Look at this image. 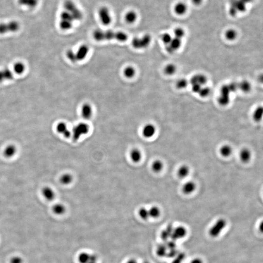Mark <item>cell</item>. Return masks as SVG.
Returning a JSON list of instances; mask_svg holds the SVG:
<instances>
[{
	"instance_id": "cell-17",
	"label": "cell",
	"mask_w": 263,
	"mask_h": 263,
	"mask_svg": "<svg viewBox=\"0 0 263 263\" xmlns=\"http://www.w3.org/2000/svg\"><path fill=\"white\" fill-rule=\"evenodd\" d=\"M174 11L177 15H184L187 12V5L183 2L177 3L174 7Z\"/></svg>"
},
{
	"instance_id": "cell-13",
	"label": "cell",
	"mask_w": 263,
	"mask_h": 263,
	"mask_svg": "<svg viewBox=\"0 0 263 263\" xmlns=\"http://www.w3.org/2000/svg\"><path fill=\"white\" fill-rule=\"evenodd\" d=\"M207 77L206 76L203 74H198L194 75L192 77L191 80V83L192 85L194 84H197L199 85L203 86L206 84L207 83Z\"/></svg>"
},
{
	"instance_id": "cell-31",
	"label": "cell",
	"mask_w": 263,
	"mask_h": 263,
	"mask_svg": "<svg viewBox=\"0 0 263 263\" xmlns=\"http://www.w3.org/2000/svg\"><path fill=\"white\" fill-rule=\"evenodd\" d=\"M43 194L44 197L49 200L53 199L55 197L54 192L49 188H45L43 190Z\"/></svg>"
},
{
	"instance_id": "cell-14",
	"label": "cell",
	"mask_w": 263,
	"mask_h": 263,
	"mask_svg": "<svg viewBox=\"0 0 263 263\" xmlns=\"http://www.w3.org/2000/svg\"><path fill=\"white\" fill-rule=\"evenodd\" d=\"M81 113L83 118L86 119H90L93 115L92 107L88 103L83 104L82 107Z\"/></svg>"
},
{
	"instance_id": "cell-57",
	"label": "cell",
	"mask_w": 263,
	"mask_h": 263,
	"mask_svg": "<svg viewBox=\"0 0 263 263\" xmlns=\"http://www.w3.org/2000/svg\"><path fill=\"white\" fill-rule=\"evenodd\" d=\"M242 1L247 4H248V3H251L253 0H242Z\"/></svg>"
},
{
	"instance_id": "cell-34",
	"label": "cell",
	"mask_w": 263,
	"mask_h": 263,
	"mask_svg": "<svg viewBox=\"0 0 263 263\" xmlns=\"http://www.w3.org/2000/svg\"><path fill=\"white\" fill-rule=\"evenodd\" d=\"M230 96L220 95L218 99V102L220 105L226 106L229 103L230 101Z\"/></svg>"
},
{
	"instance_id": "cell-7",
	"label": "cell",
	"mask_w": 263,
	"mask_h": 263,
	"mask_svg": "<svg viewBox=\"0 0 263 263\" xmlns=\"http://www.w3.org/2000/svg\"><path fill=\"white\" fill-rule=\"evenodd\" d=\"M98 15L101 23L104 25L107 26L112 22V17L109 10L107 7H100L98 11Z\"/></svg>"
},
{
	"instance_id": "cell-39",
	"label": "cell",
	"mask_w": 263,
	"mask_h": 263,
	"mask_svg": "<svg viewBox=\"0 0 263 263\" xmlns=\"http://www.w3.org/2000/svg\"><path fill=\"white\" fill-rule=\"evenodd\" d=\"M16 148L13 146H9L4 150V154L7 157H11L15 155L16 152Z\"/></svg>"
},
{
	"instance_id": "cell-5",
	"label": "cell",
	"mask_w": 263,
	"mask_h": 263,
	"mask_svg": "<svg viewBox=\"0 0 263 263\" xmlns=\"http://www.w3.org/2000/svg\"><path fill=\"white\" fill-rule=\"evenodd\" d=\"M152 38L150 35L146 34L141 38H135L132 41V46L136 49L147 48L151 43Z\"/></svg>"
},
{
	"instance_id": "cell-45",
	"label": "cell",
	"mask_w": 263,
	"mask_h": 263,
	"mask_svg": "<svg viewBox=\"0 0 263 263\" xmlns=\"http://www.w3.org/2000/svg\"><path fill=\"white\" fill-rule=\"evenodd\" d=\"M162 41L165 44L168 45L172 40V38L170 34L165 33L162 36Z\"/></svg>"
},
{
	"instance_id": "cell-3",
	"label": "cell",
	"mask_w": 263,
	"mask_h": 263,
	"mask_svg": "<svg viewBox=\"0 0 263 263\" xmlns=\"http://www.w3.org/2000/svg\"><path fill=\"white\" fill-rule=\"evenodd\" d=\"M74 21L75 20L72 15L67 11L63 10L61 12L59 26L62 30H68L70 29L73 26Z\"/></svg>"
},
{
	"instance_id": "cell-52",
	"label": "cell",
	"mask_w": 263,
	"mask_h": 263,
	"mask_svg": "<svg viewBox=\"0 0 263 263\" xmlns=\"http://www.w3.org/2000/svg\"><path fill=\"white\" fill-rule=\"evenodd\" d=\"M202 87H203V86H201L199 85H197V84L192 85V91L194 93H198L199 91L200 90Z\"/></svg>"
},
{
	"instance_id": "cell-24",
	"label": "cell",
	"mask_w": 263,
	"mask_h": 263,
	"mask_svg": "<svg viewBox=\"0 0 263 263\" xmlns=\"http://www.w3.org/2000/svg\"><path fill=\"white\" fill-rule=\"evenodd\" d=\"M240 157L243 162H248L250 159L251 154L248 149H244L241 151Z\"/></svg>"
},
{
	"instance_id": "cell-28",
	"label": "cell",
	"mask_w": 263,
	"mask_h": 263,
	"mask_svg": "<svg viewBox=\"0 0 263 263\" xmlns=\"http://www.w3.org/2000/svg\"><path fill=\"white\" fill-rule=\"evenodd\" d=\"M148 211L149 217H150L156 218L158 217L160 215V209L156 206L151 207V208L148 210Z\"/></svg>"
},
{
	"instance_id": "cell-27",
	"label": "cell",
	"mask_w": 263,
	"mask_h": 263,
	"mask_svg": "<svg viewBox=\"0 0 263 263\" xmlns=\"http://www.w3.org/2000/svg\"><path fill=\"white\" fill-rule=\"evenodd\" d=\"M189 168L186 165H183L179 168L178 171V176L179 178H186L189 173Z\"/></svg>"
},
{
	"instance_id": "cell-11",
	"label": "cell",
	"mask_w": 263,
	"mask_h": 263,
	"mask_svg": "<svg viewBox=\"0 0 263 263\" xmlns=\"http://www.w3.org/2000/svg\"><path fill=\"white\" fill-rule=\"evenodd\" d=\"M156 132V128L152 124H147L144 126L142 131L143 136L147 138H152Z\"/></svg>"
},
{
	"instance_id": "cell-30",
	"label": "cell",
	"mask_w": 263,
	"mask_h": 263,
	"mask_svg": "<svg viewBox=\"0 0 263 263\" xmlns=\"http://www.w3.org/2000/svg\"><path fill=\"white\" fill-rule=\"evenodd\" d=\"M167 250L165 244L159 245L156 248V254L159 257L166 256Z\"/></svg>"
},
{
	"instance_id": "cell-43",
	"label": "cell",
	"mask_w": 263,
	"mask_h": 263,
	"mask_svg": "<svg viewBox=\"0 0 263 263\" xmlns=\"http://www.w3.org/2000/svg\"><path fill=\"white\" fill-rule=\"evenodd\" d=\"M188 84V83L186 79H180L176 82V86L178 89H183L187 87Z\"/></svg>"
},
{
	"instance_id": "cell-54",
	"label": "cell",
	"mask_w": 263,
	"mask_h": 263,
	"mask_svg": "<svg viewBox=\"0 0 263 263\" xmlns=\"http://www.w3.org/2000/svg\"><path fill=\"white\" fill-rule=\"evenodd\" d=\"M192 1L194 4L196 5H199L201 4L203 0H192Z\"/></svg>"
},
{
	"instance_id": "cell-37",
	"label": "cell",
	"mask_w": 263,
	"mask_h": 263,
	"mask_svg": "<svg viewBox=\"0 0 263 263\" xmlns=\"http://www.w3.org/2000/svg\"><path fill=\"white\" fill-rule=\"evenodd\" d=\"M60 181L61 182V183L63 184H69L72 182V176L70 174H64L63 175L61 176Z\"/></svg>"
},
{
	"instance_id": "cell-26",
	"label": "cell",
	"mask_w": 263,
	"mask_h": 263,
	"mask_svg": "<svg viewBox=\"0 0 263 263\" xmlns=\"http://www.w3.org/2000/svg\"><path fill=\"white\" fill-rule=\"evenodd\" d=\"M136 71L135 68L132 66H127L125 68L123 71V74L125 77L128 79H131L135 76Z\"/></svg>"
},
{
	"instance_id": "cell-58",
	"label": "cell",
	"mask_w": 263,
	"mask_h": 263,
	"mask_svg": "<svg viewBox=\"0 0 263 263\" xmlns=\"http://www.w3.org/2000/svg\"><path fill=\"white\" fill-rule=\"evenodd\" d=\"M263 223H261V224L260 227V228L261 231H263Z\"/></svg>"
},
{
	"instance_id": "cell-59",
	"label": "cell",
	"mask_w": 263,
	"mask_h": 263,
	"mask_svg": "<svg viewBox=\"0 0 263 263\" xmlns=\"http://www.w3.org/2000/svg\"><path fill=\"white\" fill-rule=\"evenodd\" d=\"M143 263H150L149 262H148V261H145V262H143Z\"/></svg>"
},
{
	"instance_id": "cell-35",
	"label": "cell",
	"mask_w": 263,
	"mask_h": 263,
	"mask_svg": "<svg viewBox=\"0 0 263 263\" xmlns=\"http://www.w3.org/2000/svg\"><path fill=\"white\" fill-rule=\"evenodd\" d=\"M263 107H259L255 110L253 113V119L255 121L259 122L261 120L263 117Z\"/></svg>"
},
{
	"instance_id": "cell-18",
	"label": "cell",
	"mask_w": 263,
	"mask_h": 263,
	"mask_svg": "<svg viewBox=\"0 0 263 263\" xmlns=\"http://www.w3.org/2000/svg\"><path fill=\"white\" fill-rule=\"evenodd\" d=\"M20 5L29 8H34L39 4V0H18Z\"/></svg>"
},
{
	"instance_id": "cell-36",
	"label": "cell",
	"mask_w": 263,
	"mask_h": 263,
	"mask_svg": "<svg viewBox=\"0 0 263 263\" xmlns=\"http://www.w3.org/2000/svg\"><path fill=\"white\" fill-rule=\"evenodd\" d=\"M90 256V254L83 252L79 254L77 259L80 263H87L89 261Z\"/></svg>"
},
{
	"instance_id": "cell-12",
	"label": "cell",
	"mask_w": 263,
	"mask_h": 263,
	"mask_svg": "<svg viewBox=\"0 0 263 263\" xmlns=\"http://www.w3.org/2000/svg\"><path fill=\"white\" fill-rule=\"evenodd\" d=\"M182 41L181 39H178L176 38H172L170 43L167 45V51L169 53H172L175 52V50L180 48L181 46Z\"/></svg>"
},
{
	"instance_id": "cell-4",
	"label": "cell",
	"mask_w": 263,
	"mask_h": 263,
	"mask_svg": "<svg viewBox=\"0 0 263 263\" xmlns=\"http://www.w3.org/2000/svg\"><path fill=\"white\" fill-rule=\"evenodd\" d=\"M90 130V126L85 123H79L77 125L73 130L72 136L74 140L77 141L82 136L88 134Z\"/></svg>"
},
{
	"instance_id": "cell-23",
	"label": "cell",
	"mask_w": 263,
	"mask_h": 263,
	"mask_svg": "<svg viewBox=\"0 0 263 263\" xmlns=\"http://www.w3.org/2000/svg\"><path fill=\"white\" fill-rule=\"evenodd\" d=\"M152 171L155 172H159L162 170L163 164L161 161L159 160H155L151 166Z\"/></svg>"
},
{
	"instance_id": "cell-9",
	"label": "cell",
	"mask_w": 263,
	"mask_h": 263,
	"mask_svg": "<svg viewBox=\"0 0 263 263\" xmlns=\"http://www.w3.org/2000/svg\"><path fill=\"white\" fill-rule=\"evenodd\" d=\"M186 234L187 230L186 228H185L183 226H179L176 227V228H174L170 237L172 240L175 242V241L184 237L186 236Z\"/></svg>"
},
{
	"instance_id": "cell-19",
	"label": "cell",
	"mask_w": 263,
	"mask_h": 263,
	"mask_svg": "<svg viewBox=\"0 0 263 263\" xmlns=\"http://www.w3.org/2000/svg\"><path fill=\"white\" fill-rule=\"evenodd\" d=\"M13 78V74L10 70L8 69L0 71V83L5 80H10Z\"/></svg>"
},
{
	"instance_id": "cell-1",
	"label": "cell",
	"mask_w": 263,
	"mask_h": 263,
	"mask_svg": "<svg viewBox=\"0 0 263 263\" xmlns=\"http://www.w3.org/2000/svg\"><path fill=\"white\" fill-rule=\"evenodd\" d=\"M93 36L94 39L98 41L115 40L120 42H124L128 39V36L124 32L112 30L103 31L101 29L95 30L93 34Z\"/></svg>"
},
{
	"instance_id": "cell-50",
	"label": "cell",
	"mask_w": 263,
	"mask_h": 263,
	"mask_svg": "<svg viewBox=\"0 0 263 263\" xmlns=\"http://www.w3.org/2000/svg\"><path fill=\"white\" fill-rule=\"evenodd\" d=\"M228 85L231 93L234 92L238 89V83L234 82H232Z\"/></svg>"
},
{
	"instance_id": "cell-21",
	"label": "cell",
	"mask_w": 263,
	"mask_h": 263,
	"mask_svg": "<svg viewBox=\"0 0 263 263\" xmlns=\"http://www.w3.org/2000/svg\"><path fill=\"white\" fill-rule=\"evenodd\" d=\"M138 18L136 13L134 11H130L127 12L125 16V20L127 23L129 24H132L136 21Z\"/></svg>"
},
{
	"instance_id": "cell-48",
	"label": "cell",
	"mask_w": 263,
	"mask_h": 263,
	"mask_svg": "<svg viewBox=\"0 0 263 263\" xmlns=\"http://www.w3.org/2000/svg\"><path fill=\"white\" fill-rule=\"evenodd\" d=\"M160 236H161L162 240L164 241L165 243L168 241L169 238L170 237V234H169L168 232L166 230L162 231Z\"/></svg>"
},
{
	"instance_id": "cell-6",
	"label": "cell",
	"mask_w": 263,
	"mask_h": 263,
	"mask_svg": "<svg viewBox=\"0 0 263 263\" xmlns=\"http://www.w3.org/2000/svg\"><path fill=\"white\" fill-rule=\"evenodd\" d=\"M20 25L16 21H11L7 23L0 24V34H4L8 32H15L20 29Z\"/></svg>"
},
{
	"instance_id": "cell-41",
	"label": "cell",
	"mask_w": 263,
	"mask_h": 263,
	"mask_svg": "<svg viewBox=\"0 0 263 263\" xmlns=\"http://www.w3.org/2000/svg\"><path fill=\"white\" fill-rule=\"evenodd\" d=\"M211 90L209 87H202L201 88L200 90L199 91L198 94L202 98H206L211 93Z\"/></svg>"
},
{
	"instance_id": "cell-46",
	"label": "cell",
	"mask_w": 263,
	"mask_h": 263,
	"mask_svg": "<svg viewBox=\"0 0 263 263\" xmlns=\"http://www.w3.org/2000/svg\"><path fill=\"white\" fill-rule=\"evenodd\" d=\"M66 56H67L68 59L71 62H73V63L77 62L75 52H74L72 50H68L67 53H66Z\"/></svg>"
},
{
	"instance_id": "cell-56",
	"label": "cell",
	"mask_w": 263,
	"mask_h": 263,
	"mask_svg": "<svg viewBox=\"0 0 263 263\" xmlns=\"http://www.w3.org/2000/svg\"><path fill=\"white\" fill-rule=\"evenodd\" d=\"M126 263H138L136 262V261L134 259H130Z\"/></svg>"
},
{
	"instance_id": "cell-8",
	"label": "cell",
	"mask_w": 263,
	"mask_h": 263,
	"mask_svg": "<svg viewBox=\"0 0 263 263\" xmlns=\"http://www.w3.org/2000/svg\"><path fill=\"white\" fill-rule=\"evenodd\" d=\"M227 223L225 220L220 219L211 227L209 231L210 236L212 237H217L220 234L222 230L225 228Z\"/></svg>"
},
{
	"instance_id": "cell-42",
	"label": "cell",
	"mask_w": 263,
	"mask_h": 263,
	"mask_svg": "<svg viewBox=\"0 0 263 263\" xmlns=\"http://www.w3.org/2000/svg\"><path fill=\"white\" fill-rule=\"evenodd\" d=\"M175 37L181 40L185 35V32L183 28L178 27L174 30Z\"/></svg>"
},
{
	"instance_id": "cell-15",
	"label": "cell",
	"mask_w": 263,
	"mask_h": 263,
	"mask_svg": "<svg viewBox=\"0 0 263 263\" xmlns=\"http://www.w3.org/2000/svg\"><path fill=\"white\" fill-rule=\"evenodd\" d=\"M130 157L134 163H138L141 160L142 155L139 149L134 148L130 152Z\"/></svg>"
},
{
	"instance_id": "cell-47",
	"label": "cell",
	"mask_w": 263,
	"mask_h": 263,
	"mask_svg": "<svg viewBox=\"0 0 263 263\" xmlns=\"http://www.w3.org/2000/svg\"><path fill=\"white\" fill-rule=\"evenodd\" d=\"M166 247L167 248V250H173L176 248V244H175V241H174L171 240L170 241H167L165 243Z\"/></svg>"
},
{
	"instance_id": "cell-16",
	"label": "cell",
	"mask_w": 263,
	"mask_h": 263,
	"mask_svg": "<svg viewBox=\"0 0 263 263\" xmlns=\"http://www.w3.org/2000/svg\"><path fill=\"white\" fill-rule=\"evenodd\" d=\"M57 130L60 134H63L66 138H69L71 136V133L67 129V126L64 122H60L57 124Z\"/></svg>"
},
{
	"instance_id": "cell-49",
	"label": "cell",
	"mask_w": 263,
	"mask_h": 263,
	"mask_svg": "<svg viewBox=\"0 0 263 263\" xmlns=\"http://www.w3.org/2000/svg\"><path fill=\"white\" fill-rule=\"evenodd\" d=\"M169 250V251L167 252L166 255V256H167L168 258H171L175 257L176 255L178 254V250H176V248L173 249V250Z\"/></svg>"
},
{
	"instance_id": "cell-32",
	"label": "cell",
	"mask_w": 263,
	"mask_h": 263,
	"mask_svg": "<svg viewBox=\"0 0 263 263\" xmlns=\"http://www.w3.org/2000/svg\"><path fill=\"white\" fill-rule=\"evenodd\" d=\"M66 207L63 204H57L54 206L53 211L55 214L57 215H62L66 211Z\"/></svg>"
},
{
	"instance_id": "cell-2",
	"label": "cell",
	"mask_w": 263,
	"mask_h": 263,
	"mask_svg": "<svg viewBox=\"0 0 263 263\" xmlns=\"http://www.w3.org/2000/svg\"><path fill=\"white\" fill-rule=\"evenodd\" d=\"M63 8L72 15L75 21L82 20L83 13L72 0H66L63 4Z\"/></svg>"
},
{
	"instance_id": "cell-20",
	"label": "cell",
	"mask_w": 263,
	"mask_h": 263,
	"mask_svg": "<svg viewBox=\"0 0 263 263\" xmlns=\"http://www.w3.org/2000/svg\"><path fill=\"white\" fill-rule=\"evenodd\" d=\"M195 187L196 186L194 182L189 181L183 185L182 191L186 194H191L195 190Z\"/></svg>"
},
{
	"instance_id": "cell-29",
	"label": "cell",
	"mask_w": 263,
	"mask_h": 263,
	"mask_svg": "<svg viewBox=\"0 0 263 263\" xmlns=\"http://www.w3.org/2000/svg\"><path fill=\"white\" fill-rule=\"evenodd\" d=\"M165 73L167 75L171 76L175 73L176 71V66L174 64H169L166 66L164 68Z\"/></svg>"
},
{
	"instance_id": "cell-22",
	"label": "cell",
	"mask_w": 263,
	"mask_h": 263,
	"mask_svg": "<svg viewBox=\"0 0 263 263\" xmlns=\"http://www.w3.org/2000/svg\"><path fill=\"white\" fill-rule=\"evenodd\" d=\"M251 88V84L248 80H243L238 83V89H240L243 92L248 93L250 92Z\"/></svg>"
},
{
	"instance_id": "cell-53",
	"label": "cell",
	"mask_w": 263,
	"mask_h": 263,
	"mask_svg": "<svg viewBox=\"0 0 263 263\" xmlns=\"http://www.w3.org/2000/svg\"><path fill=\"white\" fill-rule=\"evenodd\" d=\"M98 258L96 255L94 254H90V259L89 262L87 263H97Z\"/></svg>"
},
{
	"instance_id": "cell-25",
	"label": "cell",
	"mask_w": 263,
	"mask_h": 263,
	"mask_svg": "<svg viewBox=\"0 0 263 263\" xmlns=\"http://www.w3.org/2000/svg\"><path fill=\"white\" fill-rule=\"evenodd\" d=\"M238 33L237 31L234 29H229L225 32V37L228 41H234L236 39L237 37Z\"/></svg>"
},
{
	"instance_id": "cell-38",
	"label": "cell",
	"mask_w": 263,
	"mask_h": 263,
	"mask_svg": "<svg viewBox=\"0 0 263 263\" xmlns=\"http://www.w3.org/2000/svg\"><path fill=\"white\" fill-rule=\"evenodd\" d=\"M25 66L23 63H16L15 65L14 66V70L16 74H21L23 73L26 69Z\"/></svg>"
},
{
	"instance_id": "cell-55",
	"label": "cell",
	"mask_w": 263,
	"mask_h": 263,
	"mask_svg": "<svg viewBox=\"0 0 263 263\" xmlns=\"http://www.w3.org/2000/svg\"><path fill=\"white\" fill-rule=\"evenodd\" d=\"M191 263H203V262L200 259H199V258H195V259L192 260Z\"/></svg>"
},
{
	"instance_id": "cell-33",
	"label": "cell",
	"mask_w": 263,
	"mask_h": 263,
	"mask_svg": "<svg viewBox=\"0 0 263 263\" xmlns=\"http://www.w3.org/2000/svg\"><path fill=\"white\" fill-rule=\"evenodd\" d=\"M220 152L221 155H223V156L228 157V156H230V155H231V152H232V149H231V148L230 147V146L228 145H225L223 146L221 148Z\"/></svg>"
},
{
	"instance_id": "cell-40",
	"label": "cell",
	"mask_w": 263,
	"mask_h": 263,
	"mask_svg": "<svg viewBox=\"0 0 263 263\" xmlns=\"http://www.w3.org/2000/svg\"><path fill=\"white\" fill-rule=\"evenodd\" d=\"M138 215L143 220H147L149 217H150L149 214L148 210L143 207L141 208L138 211Z\"/></svg>"
},
{
	"instance_id": "cell-10",
	"label": "cell",
	"mask_w": 263,
	"mask_h": 263,
	"mask_svg": "<svg viewBox=\"0 0 263 263\" xmlns=\"http://www.w3.org/2000/svg\"><path fill=\"white\" fill-rule=\"evenodd\" d=\"M89 51V48L86 45H82L79 47L75 55L76 57L77 62L82 61L85 59Z\"/></svg>"
},
{
	"instance_id": "cell-44",
	"label": "cell",
	"mask_w": 263,
	"mask_h": 263,
	"mask_svg": "<svg viewBox=\"0 0 263 263\" xmlns=\"http://www.w3.org/2000/svg\"><path fill=\"white\" fill-rule=\"evenodd\" d=\"M185 258V254L184 253H178L172 263H182L184 260Z\"/></svg>"
},
{
	"instance_id": "cell-51",
	"label": "cell",
	"mask_w": 263,
	"mask_h": 263,
	"mask_svg": "<svg viewBox=\"0 0 263 263\" xmlns=\"http://www.w3.org/2000/svg\"><path fill=\"white\" fill-rule=\"evenodd\" d=\"M10 263H23V260L20 257H13L11 259Z\"/></svg>"
}]
</instances>
